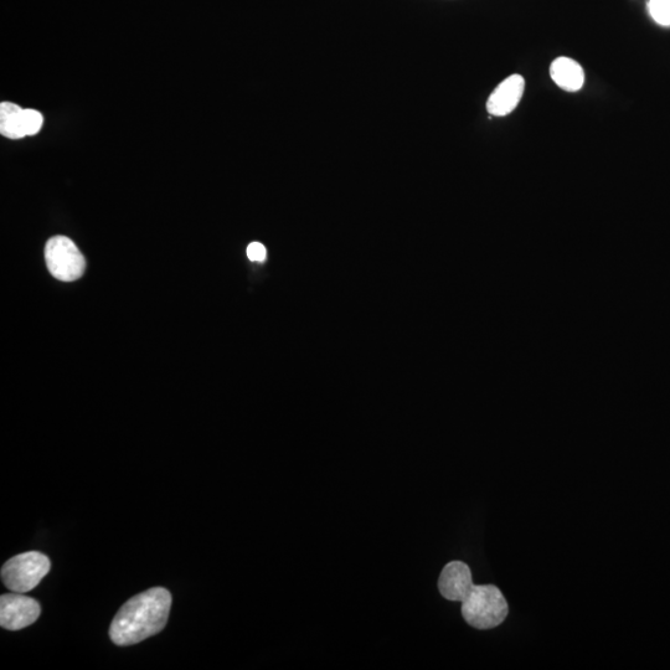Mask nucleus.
Listing matches in <instances>:
<instances>
[{"instance_id":"nucleus-1","label":"nucleus","mask_w":670,"mask_h":670,"mask_svg":"<svg viewBox=\"0 0 670 670\" xmlns=\"http://www.w3.org/2000/svg\"><path fill=\"white\" fill-rule=\"evenodd\" d=\"M172 595L163 587L142 592L128 600L113 618L110 637L117 646H132L157 635L166 627Z\"/></svg>"},{"instance_id":"nucleus-2","label":"nucleus","mask_w":670,"mask_h":670,"mask_svg":"<svg viewBox=\"0 0 670 670\" xmlns=\"http://www.w3.org/2000/svg\"><path fill=\"white\" fill-rule=\"evenodd\" d=\"M462 616L477 630L501 626L509 613L503 592L494 585H473L462 600Z\"/></svg>"},{"instance_id":"nucleus-3","label":"nucleus","mask_w":670,"mask_h":670,"mask_svg":"<svg viewBox=\"0 0 670 670\" xmlns=\"http://www.w3.org/2000/svg\"><path fill=\"white\" fill-rule=\"evenodd\" d=\"M48 556L29 551V553L14 556L3 565L2 581L10 591L25 594L32 591L50 571Z\"/></svg>"},{"instance_id":"nucleus-4","label":"nucleus","mask_w":670,"mask_h":670,"mask_svg":"<svg viewBox=\"0 0 670 670\" xmlns=\"http://www.w3.org/2000/svg\"><path fill=\"white\" fill-rule=\"evenodd\" d=\"M45 260L56 280L72 282L84 275L85 257L69 237H51L45 246Z\"/></svg>"},{"instance_id":"nucleus-5","label":"nucleus","mask_w":670,"mask_h":670,"mask_svg":"<svg viewBox=\"0 0 670 670\" xmlns=\"http://www.w3.org/2000/svg\"><path fill=\"white\" fill-rule=\"evenodd\" d=\"M38 601L23 594H7L0 597V625L5 630L19 631L33 625L40 616Z\"/></svg>"},{"instance_id":"nucleus-6","label":"nucleus","mask_w":670,"mask_h":670,"mask_svg":"<svg viewBox=\"0 0 670 670\" xmlns=\"http://www.w3.org/2000/svg\"><path fill=\"white\" fill-rule=\"evenodd\" d=\"M473 585L472 571L462 561L447 564L438 579V590L441 595L453 602H462Z\"/></svg>"},{"instance_id":"nucleus-7","label":"nucleus","mask_w":670,"mask_h":670,"mask_svg":"<svg viewBox=\"0 0 670 670\" xmlns=\"http://www.w3.org/2000/svg\"><path fill=\"white\" fill-rule=\"evenodd\" d=\"M525 80L520 75L509 76L492 92L487 102L489 115L504 117L512 113L522 100Z\"/></svg>"},{"instance_id":"nucleus-8","label":"nucleus","mask_w":670,"mask_h":670,"mask_svg":"<svg viewBox=\"0 0 670 670\" xmlns=\"http://www.w3.org/2000/svg\"><path fill=\"white\" fill-rule=\"evenodd\" d=\"M551 79L561 90L577 92L585 82V72L579 63L569 58H559L551 64Z\"/></svg>"},{"instance_id":"nucleus-9","label":"nucleus","mask_w":670,"mask_h":670,"mask_svg":"<svg viewBox=\"0 0 670 670\" xmlns=\"http://www.w3.org/2000/svg\"><path fill=\"white\" fill-rule=\"evenodd\" d=\"M0 132L4 137L20 139L27 136L25 110L12 102L0 105Z\"/></svg>"},{"instance_id":"nucleus-10","label":"nucleus","mask_w":670,"mask_h":670,"mask_svg":"<svg viewBox=\"0 0 670 670\" xmlns=\"http://www.w3.org/2000/svg\"><path fill=\"white\" fill-rule=\"evenodd\" d=\"M648 9L658 24L670 27V0H649Z\"/></svg>"},{"instance_id":"nucleus-11","label":"nucleus","mask_w":670,"mask_h":670,"mask_svg":"<svg viewBox=\"0 0 670 670\" xmlns=\"http://www.w3.org/2000/svg\"><path fill=\"white\" fill-rule=\"evenodd\" d=\"M44 118L41 113L35 110H25V130L27 136H34L43 127Z\"/></svg>"},{"instance_id":"nucleus-12","label":"nucleus","mask_w":670,"mask_h":670,"mask_svg":"<svg viewBox=\"0 0 670 670\" xmlns=\"http://www.w3.org/2000/svg\"><path fill=\"white\" fill-rule=\"evenodd\" d=\"M266 249L265 246L260 244V242H252L249 247H247V256L251 261L262 262L266 260Z\"/></svg>"}]
</instances>
